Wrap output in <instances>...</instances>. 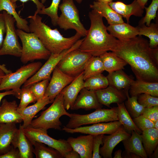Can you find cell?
Wrapping results in <instances>:
<instances>
[{
    "mask_svg": "<svg viewBox=\"0 0 158 158\" xmlns=\"http://www.w3.org/2000/svg\"><path fill=\"white\" fill-rule=\"evenodd\" d=\"M107 30L113 37L120 41L133 38L138 34L137 27H134L129 23L123 22L114 25H109Z\"/></svg>",
    "mask_w": 158,
    "mask_h": 158,
    "instance_id": "obj_23",
    "label": "cell"
},
{
    "mask_svg": "<svg viewBox=\"0 0 158 158\" xmlns=\"http://www.w3.org/2000/svg\"><path fill=\"white\" fill-rule=\"evenodd\" d=\"M141 133L143 147L148 157H150L158 146V130L154 128H150L142 131Z\"/></svg>",
    "mask_w": 158,
    "mask_h": 158,
    "instance_id": "obj_32",
    "label": "cell"
},
{
    "mask_svg": "<svg viewBox=\"0 0 158 158\" xmlns=\"http://www.w3.org/2000/svg\"><path fill=\"white\" fill-rule=\"evenodd\" d=\"M2 13L5 23L6 35L0 49V56L10 55L20 57L22 47L19 42L15 27L16 20L12 15L6 11H3Z\"/></svg>",
    "mask_w": 158,
    "mask_h": 158,
    "instance_id": "obj_11",
    "label": "cell"
},
{
    "mask_svg": "<svg viewBox=\"0 0 158 158\" xmlns=\"http://www.w3.org/2000/svg\"><path fill=\"white\" fill-rule=\"evenodd\" d=\"M114 158H122V150L119 149L116 151L114 153Z\"/></svg>",
    "mask_w": 158,
    "mask_h": 158,
    "instance_id": "obj_54",
    "label": "cell"
},
{
    "mask_svg": "<svg viewBox=\"0 0 158 158\" xmlns=\"http://www.w3.org/2000/svg\"><path fill=\"white\" fill-rule=\"evenodd\" d=\"M131 96H138L142 94H148L153 96H158V82H150L137 80H133L130 88Z\"/></svg>",
    "mask_w": 158,
    "mask_h": 158,
    "instance_id": "obj_27",
    "label": "cell"
},
{
    "mask_svg": "<svg viewBox=\"0 0 158 158\" xmlns=\"http://www.w3.org/2000/svg\"><path fill=\"white\" fill-rule=\"evenodd\" d=\"M138 35H144L149 39L150 47L152 49L158 48V23H150L149 26L145 24L139 23L138 26Z\"/></svg>",
    "mask_w": 158,
    "mask_h": 158,
    "instance_id": "obj_34",
    "label": "cell"
},
{
    "mask_svg": "<svg viewBox=\"0 0 158 158\" xmlns=\"http://www.w3.org/2000/svg\"><path fill=\"white\" fill-rule=\"evenodd\" d=\"M104 71L102 62L99 57L92 56L85 66L83 71L84 80L102 73Z\"/></svg>",
    "mask_w": 158,
    "mask_h": 158,
    "instance_id": "obj_36",
    "label": "cell"
},
{
    "mask_svg": "<svg viewBox=\"0 0 158 158\" xmlns=\"http://www.w3.org/2000/svg\"><path fill=\"white\" fill-rule=\"evenodd\" d=\"M139 104L145 107L149 108L158 106V97L153 96L148 94H142L138 96Z\"/></svg>",
    "mask_w": 158,
    "mask_h": 158,
    "instance_id": "obj_43",
    "label": "cell"
},
{
    "mask_svg": "<svg viewBox=\"0 0 158 158\" xmlns=\"http://www.w3.org/2000/svg\"><path fill=\"white\" fill-rule=\"evenodd\" d=\"M52 103V102L48 97L44 96L34 104L27 107L23 110H17L22 117L24 128L30 126L33 118L36 114L46 105Z\"/></svg>",
    "mask_w": 158,
    "mask_h": 158,
    "instance_id": "obj_26",
    "label": "cell"
},
{
    "mask_svg": "<svg viewBox=\"0 0 158 158\" xmlns=\"http://www.w3.org/2000/svg\"><path fill=\"white\" fill-rule=\"evenodd\" d=\"M5 75V73L4 71L0 69V84Z\"/></svg>",
    "mask_w": 158,
    "mask_h": 158,
    "instance_id": "obj_57",
    "label": "cell"
},
{
    "mask_svg": "<svg viewBox=\"0 0 158 158\" xmlns=\"http://www.w3.org/2000/svg\"><path fill=\"white\" fill-rule=\"evenodd\" d=\"M98 100L102 105L110 107L113 103H121L127 98L124 90H118L109 85L106 88L95 91Z\"/></svg>",
    "mask_w": 158,
    "mask_h": 158,
    "instance_id": "obj_19",
    "label": "cell"
},
{
    "mask_svg": "<svg viewBox=\"0 0 158 158\" xmlns=\"http://www.w3.org/2000/svg\"><path fill=\"white\" fill-rule=\"evenodd\" d=\"M42 65L38 61L21 67L14 72L5 74L0 84V91L14 90L18 94L21 86L34 75Z\"/></svg>",
    "mask_w": 158,
    "mask_h": 158,
    "instance_id": "obj_7",
    "label": "cell"
},
{
    "mask_svg": "<svg viewBox=\"0 0 158 158\" xmlns=\"http://www.w3.org/2000/svg\"><path fill=\"white\" fill-rule=\"evenodd\" d=\"M18 131L16 123H0V155L5 153L10 149Z\"/></svg>",
    "mask_w": 158,
    "mask_h": 158,
    "instance_id": "obj_21",
    "label": "cell"
},
{
    "mask_svg": "<svg viewBox=\"0 0 158 158\" xmlns=\"http://www.w3.org/2000/svg\"><path fill=\"white\" fill-rule=\"evenodd\" d=\"M122 125L118 121L107 123H97L87 126H80L74 128H69L64 126L62 130L73 134L80 133L92 135L111 134L116 131Z\"/></svg>",
    "mask_w": 158,
    "mask_h": 158,
    "instance_id": "obj_13",
    "label": "cell"
},
{
    "mask_svg": "<svg viewBox=\"0 0 158 158\" xmlns=\"http://www.w3.org/2000/svg\"><path fill=\"white\" fill-rule=\"evenodd\" d=\"M24 128L23 125L20 124L16 137L12 145L18 149L20 158H32L33 145L25 135Z\"/></svg>",
    "mask_w": 158,
    "mask_h": 158,
    "instance_id": "obj_25",
    "label": "cell"
},
{
    "mask_svg": "<svg viewBox=\"0 0 158 158\" xmlns=\"http://www.w3.org/2000/svg\"><path fill=\"white\" fill-rule=\"evenodd\" d=\"M79 93L74 104L70 108L71 110L82 109L87 110L102 108V105L99 102L95 91L84 88Z\"/></svg>",
    "mask_w": 158,
    "mask_h": 158,
    "instance_id": "obj_17",
    "label": "cell"
},
{
    "mask_svg": "<svg viewBox=\"0 0 158 158\" xmlns=\"http://www.w3.org/2000/svg\"><path fill=\"white\" fill-rule=\"evenodd\" d=\"M61 0H52L50 5L48 7L41 10L38 14L46 15L49 16L52 25L56 26L59 16L58 14V8Z\"/></svg>",
    "mask_w": 158,
    "mask_h": 158,
    "instance_id": "obj_39",
    "label": "cell"
},
{
    "mask_svg": "<svg viewBox=\"0 0 158 158\" xmlns=\"http://www.w3.org/2000/svg\"><path fill=\"white\" fill-rule=\"evenodd\" d=\"M16 30L22 45L20 59L23 63L48 59L51 53L37 35L33 33L27 32L18 29Z\"/></svg>",
    "mask_w": 158,
    "mask_h": 158,
    "instance_id": "obj_5",
    "label": "cell"
},
{
    "mask_svg": "<svg viewBox=\"0 0 158 158\" xmlns=\"http://www.w3.org/2000/svg\"><path fill=\"white\" fill-rule=\"evenodd\" d=\"M41 3L42 4H44V3H45V2L46 1V0H41Z\"/></svg>",
    "mask_w": 158,
    "mask_h": 158,
    "instance_id": "obj_61",
    "label": "cell"
},
{
    "mask_svg": "<svg viewBox=\"0 0 158 158\" xmlns=\"http://www.w3.org/2000/svg\"><path fill=\"white\" fill-rule=\"evenodd\" d=\"M111 51L130 65L137 80L158 82V48H151L149 42L142 36L119 40Z\"/></svg>",
    "mask_w": 158,
    "mask_h": 158,
    "instance_id": "obj_1",
    "label": "cell"
},
{
    "mask_svg": "<svg viewBox=\"0 0 158 158\" xmlns=\"http://www.w3.org/2000/svg\"><path fill=\"white\" fill-rule=\"evenodd\" d=\"M94 135H80L76 138H68L67 141L73 150L81 158H92Z\"/></svg>",
    "mask_w": 158,
    "mask_h": 158,
    "instance_id": "obj_16",
    "label": "cell"
},
{
    "mask_svg": "<svg viewBox=\"0 0 158 158\" xmlns=\"http://www.w3.org/2000/svg\"><path fill=\"white\" fill-rule=\"evenodd\" d=\"M84 39H79L71 48L59 54H51L45 63L24 84L23 87H28L32 85L43 80H49L51 73L59 62L68 53L79 48Z\"/></svg>",
    "mask_w": 158,
    "mask_h": 158,
    "instance_id": "obj_10",
    "label": "cell"
},
{
    "mask_svg": "<svg viewBox=\"0 0 158 158\" xmlns=\"http://www.w3.org/2000/svg\"><path fill=\"white\" fill-rule=\"evenodd\" d=\"M78 4H80L82 2L83 0H74Z\"/></svg>",
    "mask_w": 158,
    "mask_h": 158,
    "instance_id": "obj_60",
    "label": "cell"
},
{
    "mask_svg": "<svg viewBox=\"0 0 158 158\" xmlns=\"http://www.w3.org/2000/svg\"><path fill=\"white\" fill-rule=\"evenodd\" d=\"M49 81V80L48 79L43 80L36 83L28 87L37 101L42 99L44 96Z\"/></svg>",
    "mask_w": 158,
    "mask_h": 158,
    "instance_id": "obj_42",
    "label": "cell"
},
{
    "mask_svg": "<svg viewBox=\"0 0 158 158\" xmlns=\"http://www.w3.org/2000/svg\"><path fill=\"white\" fill-rule=\"evenodd\" d=\"M17 7L16 3H13L11 0H0V13L2 11H6L15 19L18 29L27 32H30L28 22L18 14L16 10Z\"/></svg>",
    "mask_w": 158,
    "mask_h": 158,
    "instance_id": "obj_31",
    "label": "cell"
},
{
    "mask_svg": "<svg viewBox=\"0 0 158 158\" xmlns=\"http://www.w3.org/2000/svg\"><path fill=\"white\" fill-rule=\"evenodd\" d=\"M109 85L119 90H129L134 80L132 77L126 74L122 70L109 73L107 76Z\"/></svg>",
    "mask_w": 158,
    "mask_h": 158,
    "instance_id": "obj_29",
    "label": "cell"
},
{
    "mask_svg": "<svg viewBox=\"0 0 158 158\" xmlns=\"http://www.w3.org/2000/svg\"><path fill=\"white\" fill-rule=\"evenodd\" d=\"M108 4L116 13L125 18L127 23L129 22L130 18L131 16L142 17L144 13V9L137 0H134L129 4L121 1H112Z\"/></svg>",
    "mask_w": 158,
    "mask_h": 158,
    "instance_id": "obj_22",
    "label": "cell"
},
{
    "mask_svg": "<svg viewBox=\"0 0 158 158\" xmlns=\"http://www.w3.org/2000/svg\"><path fill=\"white\" fill-rule=\"evenodd\" d=\"M47 88L44 96L48 97L52 102L56 97L75 77L69 76L62 72L56 66Z\"/></svg>",
    "mask_w": 158,
    "mask_h": 158,
    "instance_id": "obj_14",
    "label": "cell"
},
{
    "mask_svg": "<svg viewBox=\"0 0 158 158\" xmlns=\"http://www.w3.org/2000/svg\"><path fill=\"white\" fill-rule=\"evenodd\" d=\"M63 115L69 117L71 114L65 108L63 94L61 92L56 97L52 104L43 111L39 117L32 121L30 126L47 130L49 129L60 130L62 123L60 118Z\"/></svg>",
    "mask_w": 158,
    "mask_h": 158,
    "instance_id": "obj_4",
    "label": "cell"
},
{
    "mask_svg": "<svg viewBox=\"0 0 158 158\" xmlns=\"http://www.w3.org/2000/svg\"><path fill=\"white\" fill-rule=\"evenodd\" d=\"M142 115L154 123L158 120V106L145 107Z\"/></svg>",
    "mask_w": 158,
    "mask_h": 158,
    "instance_id": "obj_46",
    "label": "cell"
},
{
    "mask_svg": "<svg viewBox=\"0 0 158 158\" xmlns=\"http://www.w3.org/2000/svg\"><path fill=\"white\" fill-rule=\"evenodd\" d=\"M0 158H20L19 150L12 146L6 153L0 155Z\"/></svg>",
    "mask_w": 158,
    "mask_h": 158,
    "instance_id": "obj_47",
    "label": "cell"
},
{
    "mask_svg": "<svg viewBox=\"0 0 158 158\" xmlns=\"http://www.w3.org/2000/svg\"><path fill=\"white\" fill-rule=\"evenodd\" d=\"M0 69L4 71L5 74H7L12 72L10 70H8L6 67V65L4 64H0Z\"/></svg>",
    "mask_w": 158,
    "mask_h": 158,
    "instance_id": "obj_53",
    "label": "cell"
},
{
    "mask_svg": "<svg viewBox=\"0 0 158 158\" xmlns=\"http://www.w3.org/2000/svg\"><path fill=\"white\" fill-rule=\"evenodd\" d=\"M25 134L31 142H42L58 151L64 157L65 154L72 149L67 140L55 139L49 136L47 130L41 128H33L30 126L24 128Z\"/></svg>",
    "mask_w": 158,
    "mask_h": 158,
    "instance_id": "obj_12",
    "label": "cell"
},
{
    "mask_svg": "<svg viewBox=\"0 0 158 158\" xmlns=\"http://www.w3.org/2000/svg\"><path fill=\"white\" fill-rule=\"evenodd\" d=\"M18 106L15 100L8 101L4 99L0 106V123H20L23 121L22 117L17 111Z\"/></svg>",
    "mask_w": 158,
    "mask_h": 158,
    "instance_id": "obj_20",
    "label": "cell"
},
{
    "mask_svg": "<svg viewBox=\"0 0 158 158\" xmlns=\"http://www.w3.org/2000/svg\"><path fill=\"white\" fill-rule=\"evenodd\" d=\"M6 26L4 16L0 13V49L1 47L4 40V36L6 32Z\"/></svg>",
    "mask_w": 158,
    "mask_h": 158,
    "instance_id": "obj_48",
    "label": "cell"
},
{
    "mask_svg": "<svg viewBox=\"0 0 158 158\" xmlns=\"http://www.w3.org/2000/svg\"><path fill=\"white\" fill-rule=\"evenodd\" d=\"M142 8H144L148 0H137Z\"/></svg>",
    "mask_w": 158,
    "mask_h": 158,
    "instance_id": "obj_55",
    "label": "cell"
},
{
    "mask_svg": "<svg viewBox=\"0 0 158 158\" xmlns=\"http://www.w3.org/2000/svg\"><path fill=\"white\" fill-rule=\"evenodd\" d=\"M31 143L34 146L33 153L36 158H63V155L57 150L37 141Z\"/></svg>",
    "mask_w": 158,
    "mask_h": 158,
    "instance_id": "obj_35",
    "label": "cell"
},
{
    "mask_svg": "<svg viewBox=\"0 0 158 158\" xmlns=\"http://www.w3.org/2000/svg\"><path fill=\"white\" fill-rule=\"evenodd\" d=\"M127 99L125 102V107L128 111L134 118L142 115L145 107L138 103V96H129V91H125Z\"/></svg>",
    "mask_w": 158,
    "mask_h": 158,
    "instance_id": "obj_38",
    "label": "cell"
},
{
    "mask_svg": "<svg viewBox=\"0 0 158 158\" xmlns=\"http://www.w3.org/2000/svg\"><path fill=\"white\" fill-rule=\"evenodd\" d=\"M29 25L30 32L38 37L45 48L51 54H59L71 48L81 36L76 32L69 37H64L57 28L52 29L42 22V18L38 14L29 16Z\"/></svg>",
    "mask_w": 158,
    "mask_h": 158,
    "instance_id": "obj_3",
    "label": "cell"
},
{
    "mask_svg": "<svg viewBox=\"0 0 158 158\" xmlns=\"http://www.w3.org/2000/svg\"><path fill=\"white\" fill-rule=\"evenodd\" d=\"M154 128L158 130V120L154 123Z\"/></svg>",
    "mask_w": 158,
    "mask_h": 158,
    "instance_id": "obj_59",
    "label": "cell"
},
{
    "mask_svg": "<svg viewBox=\"0 0 158 158\" xmlns=\"http://www.w3.org/2000/svg\"><path fill=\"white\" fill-rule=\"evenodd\" d=\"M90 6L92 10L105 18L109 25L124 22L122 17L114 10L108 4L95 1Z\"/></svg>",
    "mask_w": 158,
    "mask_h": 158,
    "instance_id": "obj_24",
    "label": "cell"
},
{
    "mask_svg": "<svg viewBox=\"0 0 158 158\" xmlns=\"http://www.w3.org/2000/svg\"><path fill=\"white\" fill-rule=\"evenodd\" d=\"M96 1L109 4L113 0H95Z\"/></svg>",
    "mask_w": 158,
    "mask_h": 158,
    "instance_id": "obj_58",
    "label": "cell"
},
{
    "mask_svg": "<svg viewBox=\"0 0 158 158\" xmlns=\"http://www.w3.org/2000/svg\"><path fill=\"white\" fill-rule=\"evenodd\" d=\"M104 134L95 135L94 136L92 158H101L99 154L100 146L103 144L102 139Z\"/></svg>",
    "mask_w": 158,
    "mask_h": 158,
    "instance_id": "obj_45",
    "label": "cell"
},
{
    "mask_svg": "<svg viewBox=\"0 0 158 158\" xmlns=\"http://www.w3.org/2000/svg\"><path fill=\"white\" fill-rule=\"evenodd\" d=\"M29 0L33 1L36 5L37 10L35 12V13L38 14V13L41 10L45 8V6L39 0H11V1L13 3H16L17 1H20L23 3Z\"/></svg>",
    "mask_w": 158,
    "mask_h": 158,
    "instance_id": "obj_49",
    "label": "cell"
},
{
    "mask_svg": "<svg viewBox=\"0 0 158 158\" xmlns=\"http://www.w3.org/2000/svg\"><path fill=\"white\" fill-rule=\"evenodd\" d=\"M65 158H80L79 154L76 151L72 150L67 152L64 155Z\"/></svg>",
    "mask_w": 158,
    "mask_h": 158,
    "instance_id": "obj_50",
    "label": "cell"
},
{
    "mask_svg": "<svg viewBox=\"0 0 158 158\" xmlns=\"http://www.w3.org/2000/svg\"><path fill=\"white\" fill-rule=\"evenodd\" d=\"M69 118L66 126L71 129L84 125L118 121L117 107L110 109L99 108L91 113L84 115L71 114Z\"/></svg>",
    "mask_w": 158,
    "mask_h": 158,
    "instance_id": "obj_8",
    "label": "cell"
},
{
    "mask_svg": "<svg viewBox=\"0 0 158 158\" xmlns=\"http://www.w3.org/2000/svg\"><path fill=\"white\" fill-rule=\"evenodd\" d=\"M92 56L79 48L66 54L57 66L66 74L75 77L83 71L86 62Z\"/></svg>",
    "mask_w": 158,
    "mask_h": 158,
    "instance_id": "obj_9",
    "label": "cell"
},
{
    "mask_svg": "<svg viewBox=\"0 0 158 158\" xmlns=\"http://www.w3.org/2000/svg\"><path fill=\"white\" fill-rule=\"evenodd\" d=\"M16 91L14 90H6V91L0 92V103L2 99L5 96L12 95L15 96Z\"/></svg>",
    "mask_w": 158,
    "mask_h": 158,
    "instance_id": "obj_51",
    "label": "cell"
},
{
    "mask_svg": "<svg viewBox=\"0 0 158 158\" xmlns=\"http://www.w3.org/2000/svg\"><path fill=\"white\" fill-rule=\"evenodd\" d=\"M122 158H140V157L136 154L131 152H128L125 150L122 154Z\"/></svg>",
    "mask_w": 158,
    "mask_h": 158,
    "instance_id": "obj_52",
    "label": "cell"
},
{
    "mask_svg": "<svg viewBox=\"0 0 158 158\" xmlns=\"http://www.w3.org/2000/svg\"><path fill=\"white\" fill-rule=\"evenodd\" d=\"M122 142L126 151L135 154L140 158L148 157L142 144L141 135L137 132L132 131L131 135Z\"/></svg>",
    "mask_w": 158,
    "mask_h": 158,
    "instance_id": "obj_28",
    "label": "cell"
},
{
    "mask_svg": "<svg viewBox=\"0 0 158 158\" xmlns=\"http://www.w3.org/2000/svg\"><path fill=\"white\" fill-rule=\"evenodd\" d=\"M104 71L108 73L122 70L128 64L126 61L113 52H106L99 56Z\"/></svg>",
    "mask_w": 158,
    "mask_h": 158,
    "instance_id": "obj_30",
    "label": "cell"
},
{
    "mask_svg": "<svg viewBox=\"0 0 158 158\" xmlns=\"http://www.w3.org/2000/svg\"><path fill=\"white\" fill-rule=\"evenodd\" d=\"M83 72L61 92L63 96L65 109L68 110L73 106L82 89L84 88Z\"/></svg>",
    "mask_w": 158,
    "mask_h": 158,
    "instance_id": "obj_18",
    "label": "cell"
},
{
    "mask_svg": "<svg viewBox=\"0 0 158 158\" xmlns=\"http://www.w3.org/2000/svg\"><path fill=\"white\" fill-rule=\"evenodd\" d=\"M88 16L90 27L79 49L94 56H99L111 51L118 45L119 40L108 32L103 17L96 11L92 10L89 12Z\"/></svg>",
    "mask_w": 158,
    "mask_h": 158,
    "instance_id": "obj_2",
    "label": "cell"
},
{
    "mask_svg": "<svg viewBox=\"0 0 158 158\" xmlns=\"http://www.w3.org/2000/svg\"><path fill=\"white\" fill-rule=\"evenodd\" d=\"M109 85L107 77L101 73L85 80L84 87L89 90L96 91L106 88Z\"/></svg>",
    "mask_w": 158,
    "mask_h": 158,
    "instance_id": "obj_37",
    "label": "cell"
},
{
    "mask_svg": "<svg viewBox=\"0 0 158 158\" xmlns=\"http://www.w3.org/2000/svg\"><path fill=\"white\" fill-rule=\"evenodd\" d=\"M20 99V101L18 107V110H23L30 104L35 103L37 101L35 97L29 87H23L21 89Z\"/></svg>",
    "mask_w": 158,
    "mask_h": 158,
    "instance_id": "obj_40",
    "label": "cell"
},
{
    "mask_svg": "<svg viewBox=\"0 0 158 158\" xmlns=\"http://www.w3.org/2000/svg\"><path fill=\"white\" fill-rule=\"evenodd\" d=\"M59 8L61 14L59 16L57 25L65 30H74L82 37H85L87 30L80 21L78 10L73 0H63Z\"/></svg>",
    "mask_w": 158,
    "mask_h": 158,
    "instance_id": "obj_6",
    "label": "cell"
},
{
    "mask_svg": "<svg viewBox=\"0 0 158 158\" xmlns=\"http://www.w3.org/2000/svg\"><path fill=\"white\" fill-rule=\"evenodd\" d=\"M158 8V0H152L150 4L148 7H145L146 14L139 23L145 24L149 26L152 20H154L156 17L157 12Z\"/></svg>",
    "mask_w": 158,
    "mask_h": 158,
    "instance_id": "obj_41",
    "label": "cell"
},
{
    "mask_svg": "<svg viewBox=\"0 0 158 158\" xmlns=\"http://www.w3.org/2000/svg\"><path fill=\"white\" fill-rule=\"evenodd\" d=\"M117 116L118 121L121 122L125 130L131 133L132 131L140 134L142 131L136 125L131 118L124 102L117 104Z\"/></svg>",
    "mask_w": 158,
    "mask_h": 158,
    "instance_id": "obj_33",
    "label": "cell"
},
{
    "mask_svg": "<svg viewBox=\"0 0 158 158\" xmlns=\"http://www.w3.org/2000/svg\"><path fill=\"white\" fill-rule=\"evenodd\" d=\"M130 135L122 126L109 135H104L102 139L103 146L99 149L100 155L104 158H112V153L116 146Z\"/></svg>",
    "mask_w": 158,
    "mask_h": 158,
    "instance_id": "obj_15",
    "label": "cell"
},
{
    "mask_svg": "<svg viewBox=\"0 0 158 158\" xmlns=\"http://www.w3.org/2000/svg\"><path fill=\"white\" fill-rule=\"evenodd\" d=\"M150 157L157 158L158 157V146L153 151Z\"/></svg>",
    "mask_w": 158,
    "mask_h": 158,
    "instance_id": "obj_56",
    "label": "cell"
},
{
    "mask_svg": "<svg viewBox=\"0 0 158 158\" xmlns=\"http://www.w3.org/2000/svg\"><path fill=\"white\" fill-rule=\"evenodd\" d=\"M133 120L137 126L142 131L154 128V123L142 115L134 118Z\"/></svg>",
    "mask_w": 158,
    "mask_h": 158,
    "instance_id": "obj_44",
    "label": "cell"
}]
</instances>
